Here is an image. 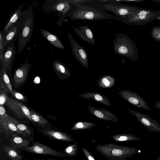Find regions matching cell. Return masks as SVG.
<instances>
[{
	"label": "cell",
	"instance_id": "cell-1",
	"mask_svg": "<svg viewBox=\"0 0 160 160\" xmlns=\"http://www.w3.org/2000/svg\"><path fill=\"white\" fill-rule=\"evenodd\" d=\"M32 9L22 10L16 24L17 28L18 54H20L29 42L32 34L34 19Z\"/></svg>",
	"mask_w": 160,
	"mask_h": 160
},
{
	"label": "cell",
	"instance_id": "cell-2",
	"mask_svg": "<svg viewBox=\"0 0 160 160\" xmlns=\"http://www.w3.org/2000/svg\"><path fill=\"white\" fill-rule=\"evenodd\" d=\"M95 149L108 160H125L139 153L140 150L135 147L120 146L112 143L99 144L95 147Z\"/></svg>",
	"mask_w": 160,
	"mask_h": 160
},
{
	"label": "cell",
	"instance_id": "cell-3",
	"mask_svg": "<svg viewBox=\"0 0 160 160\" xmlns=\"http://www.w3.org/2000/svg\"><path fill=\"white\" fill-rule=\"evenodd\" d=\"M113 40L114 53L129 58L133 61L138 59V52L135 43L127 35L116 33Z\"/></svg>",
	"mask_w": 160,
	"mask_h": 160
},
{
	"label": "cell",
	"instance_id": "cell-4",
	"mask_svg": "<svg viewBox=\"0 0 160 160\" xmlns=\"http://www.w3.org/2000/svg\"><path fill=\"white\" fill-rule=\"evenodd\" d=\"M76 10L71 13L70 17L73 20L93 21L99 20L114 19L115 16L111 15L102 10L97 9L81 4L76 5Z\"/></svg>",
	"mask_w": 160,
	"mask_h": 160
},
{
	"label": "cell",
	"instance_id": "cell-5",
	"mask_svg": "<svg viewBox=\"0 0 160 160\" xmlns=\"http://www.w3.org/2000/svg\"><path fill=\"white\" fill-rule=\"evenodd\" d=\"M160 19V10L143 8L138 13L122 18L116 19L129 25H145L155 19Z\"/></svg>",
	"mask_w": 160,
	"mask_h": 160
},
{
	"label": "cell",
	"instance_id": "cell-6",
	"mask_svg": "<svg viewBox=\"0 0 160 160\" xmlns=\"http://www.w3.org/2000/svg\"><path fill=\"white\" fill-rule=\"evenodd\" d=\"M107 10L113 13L116 19L125 18L128 16L137 13L143 8L123 4H107L104 5Z\"/></svg>",
	"mask_w": 160,
	"mask_h": 160
},
{
	"label": "cell",
	"instance_id": "cell-7",
	"mask_svg": "<svg viewBox=\"0 0 160 160\" xmlns=\"http://www.w3.org/2000/svg\"><path fill=\"white\" fill-rule=\"evenodd\" d=\"M31 146L19 148L18 150L35 154L51 155L56 158L66 156L62 152L39 142L33 141Z\"/></svg>",
	"mask_w": 160,
	"mask_h": 160
},
{
	"label": "cell",
	"instance_id": "cell-8",
	"mask_svg": "<svg viewBox=\"0 0 160 160\" xmlns=\"http://www.w3.org/2000/svg\"><path fill=\"white\" fill-rule=\"evenodd\" d=\"M135 116L138 121L149 132H160V124L156 120L151 118L149 115H145L138 111L129 110Z\"/></svg>",
	"mask_w": 160,
	"mask_h": 160
},
{
	"label": "cell",
	"instance_id": "cell-9",
	"mask_svg": "<svg viewBox=\"0 0 160 160\" xmlns=\"http://www.w3.org/2000/svg\"><path fill=\"white\" fill-rule=\"evenodd\" d=\"M6 105L12 110L17 116L21 118H26L32 121L30 110L22 103L19 101L8 97Z\"/></svg>",
	"mask_w": 160,
	"mask_h": 160
},
{
	"label": "cell",
	"instance_id": "cell-10",
	"mask_svg": "<svg viewBox=\"0 0 160 160\" xmlns=\"http://www.w3.org/2000/svg\"><path fill=\"white\" fill-rule=\"evenodd\" d=\"M72 48V53L75 58L82 65L88 67V58L87 52L85 48L76 42L71 35L68 33Z\"/></svg>",
	"mask_w": 160,
	"mask_h": 160
},
{
	"label": "cell",
	"instance_id": "cell-11",
	"mask_svg": "<svg viewBox=\"0 0 160 160\" xmlns=\"http://www.w3.org/2000/svg\"><path fill=\"white\" fill-rule=\"evenodd\" d=\"M15 39L9 42L4 47L2 62L3 66L9 68L13 63L15 57L16 48L14 43Z\"/></svg>",
	"mask_w": 160,
	"mask_h": 160
},
{
	"label": "cell",
	"instance_id": "cell-12",
	"mask_svg": "<svg viewBox=\"0 0 160 160\" xmlns=\"http://www.w3.org/2000/svg\"><path fill=\"white\" fill-rule=\"evenodd\" d=\"M31 64H29L26 59L24 63H22L15 71L13 78L14 84L16 86L22 85L26 81Z\"/></svg>",
	"mask_w": 160,
	"mask_h": 160
},
{
	"label": "cell",
	"instance_id": "cell-13",
	"mask_svg": "<svg viewBox=\"0 0 160 160\" xmlns=\"http://www.w3.org/2000/svg\"><path fill=\"white\" fill-rule=\"evenodd\" d=\"M38 131L44 135L52 139L68 142H73V138L68 134L61 131L53 130L38 129Z\"/></svg>",
	"mask_w": 160,
	"mask_h": 160
},
{
	"label": "cell",
	"instance_id": "cell-14",
	"mask_svg": "<svg viewBox=\"0 0 160 160\" xmlns=\"http://www.w3.org/2000/svg\"><path fill=\"white\" fill-rule=\"evenodd\" d=\"M73 29L75 33L82 40L90 44H96L93 35L90 29L86 25H80Z\"/></svg>",
	"mask_w": 160,
	"mask_h": 160
},
{
	"label": "cell",
	"instance_id": "cell-15",
	"mask_svg": "<svg viewBox=\"0 0 160 160\" xmlns=\"http://www.w3.org/2000/svg\"><path fill=\"white\" fill-rule=\"evenodd\" d=\"M127 94L128 101L134 106L147 110H151V108L148 106L146 101L136 92H128Z\"/></svg>",
	"mask_w": 160,
	"mask_h": 160
},
{
	"label": "cell",
	"instance_id": "cell-16",
	"mask_svg": "<svg viewBox=\"0 0 160 160\" xmlns=\"http://www.w3.org/2000/svg\"><path fill=\"white\" fill-rule=\"evenodd\" d=\"M11 147L18 149L19 148L30 147V141L18 134L13 133L10 136Z\"/></svg>",
	"mask_w": 160,
	"mask_h": 160
},
{
	"label": "cell",
	"instance_id": "cell-17",
	"mask_svg": "<svg viewBox=\"0 0 160 160\" xmlns=\"http://www.w3.org/2000/svg\"><path fill=\"white\" fill-rule=\"evenodd\" d=\"M40 31L45 38L55 47L61 49L65 48L63 45L56 36L44 29H40Z\"/></svg>",
	"mask_w": 160,
	"mask_h": 160
},
{
	"label": "cell",
	"instance_id": "cell-18",
	"mask_svg": "<svg viewBox=\"0 0 160 160\" xmlns=\"http://www.w3.org/2000/svg\"><path fill=\"white\" fill-rule=\"evenodd\" d=\"M22 7L23 5H21L11 14L9 19L4 28L3 31L7 33L10 28L16 24L22 14Z\"/></svg>",
	"mask_w": 160,
	"mask_h": 160
},
{
	"label": "cell",
	"instance_id": "cell-19",
	"mask_svg": "<svg viewBox=\"0 0 160 160\" xmlns=\"http://www.w3.org/2000/svg\"><path fill=\"white\" fill-rule=\"evenodd\" d=\"M31 119L43 130L51 129L48 124V121L39 114L33 111L29 110Z\"/></svg>",
	"mask_w": 160,
	"mask_h": 160
},
{
	"label": "cell",
	"instance_id": "cell-20",
	"mask_svg": "<svg viewBox=\"0 0 160 160\" xmlns=\"http://www.w3.org/2000/svg\"><path fill=\"white\" fill-rule=\"evenodd\" d=\"M4 151L9 160H22L23 158V154H21L17 150L7 145L3 147Z\"/></svg>",
	"mask_w": 160,
	"mask_h": 160
},
{
	"label": "cell",
	"instance_id": "cell-21",
	"mask_svg": "<svg viewBox=\"0 0 160 160\" xmlns=\"http://www.w3.org/2000/svg\"><path fill=\"white\" fill-rule=\"evenodd\" d=\"M112 138L116 142L129 141H139L141 139L137 135L129 133L115 134Z\"/></svg>",
	"mask_w": 160,
	"mask_h": 160
},
{
	"label": "cell",
	"instance_id": "cell-22",
	"mask_svg": "<svg viewBox=\"0 0 160 160\" xmlns=\"http://www.w3.org/2000/svg\"><path fill=\"white\" fill-rule=\"evenodd\" d=\"M18 30L16 24L10 28L6 33L4 37L2 45L4 47L9 42L17 38Z\"/></svg>",
	"mask_w": 160,
	"mask_h": 160
},
{
	"label": "cell",
	"instance_id": "cell-23",
	"mask_svg": "<svg viewBox=\"0 0 160 160\" xmlns=\"http://www.w3.org/2000/svg\"><path fill=\"white\" fill-rule=\"evenodd\" d=\"M52 69L58 76L67 74L68 72L66 66L59 60L56 59L53 63Z\"/></svg>",
	"mask_w": 160,
	"mask_h": 160
},
{
	"label": "cell",
	"instance_id": "cell-24",
	"mask_svg": "<svg viewBox=\"0 0 160 160\" xmlns=\"http://www.w3.org/2000/svg\"><path fill=\"white\" fill-rule=\"evenodd\" d=\"M7 118L14 124L17 128L20 131L25 132L29 135L33 136V131L25 125L21 123L14 118L7 115Z\"/></svg>",
	"mask_w": 160,
	"mask_h": 160
},
{
	"label": "cell",
	"instance_id": "cell-25",
	"mask_svg": "<svg viewBox=\"0 0 160 160\" xmlns=\"http://www.w3.org/2000/svg\"><path fill=\"white\" fill-rule=\"evenodd\" d=\"M58 1L59 2L55 3L52 8L61 12L63 15H65L70 9V3L65 0Z\"/></svg>",
	"mask_w": 160,
	"mask_h": 160
},
{
	"label": "cell",
	"instance_id": "cell-26",
	"mask_svg": "<svg viewBox=\"0 0 160 160\" xmlns=\"http://www.w3.org/2000/svg\"><path fill=\"white\" fill-rule=\"evenodd\" d=\"M78 145L77 141L66 147L64 149V153L66 156L75 157L78 153Z\"/></svg>",
	"mask_w": 160,
	"mask_h": 160
},
{
	"label": "cell",
	"instance_id": "cell-27",
	"mask_svg": "<svg viewBox=\"0 0 160 160\" xmlns=\"http://www.w3.org/2000/svg\"><path fill=\"white\" fill-rule=\"evenodd\" d=\"M0 73H1L2 75L3 80L4 81V83L14 98L13 93V91L12 90L9 79L7 74L6 68L5 66H3L2 70L1 71Z\"/></svg>",
	"mask_w": 160,
	"mask_h": 160
},
{
	"label": "cell",
	"instance_id": "cell-28",
	"mask_svg": "<svg viewBox=\"0 0 160 160\" xmlns=\"http://www.w3.org/2000/svg\"><path fill=\"white\" fill-rule=\"evenodd\" d=\"M150 33L152 37L156 41L160 42V27L156 26L152 27Z\"/></svg>",
	"mask_w": 160,
	"mask_h": 160
},
{
	"label": "cell",
	"instance_id": "cell-29",
	"mask_svg": "<svg viewBox=\"0 0 160 160\" xmlns=\"http://www.w3.org/2000/svg\"><path fill=\"white\" fill-rule=\"evenodd\" d=\"M82 150L86 160H96L90 152L87 149L83 148Z\"/></svg>",
	"mask_w": 160,
	"mask_h": 160
},
{
	"label": "cell",
	"instance_id": "cell-30",
	"mask_svg": "<svg viewBox=\"0 0 160 160\" xmlns=\"http://www.w3.org/2000/svg\"><path fill=\"white\" fill-rule=\"evenodd\" d=\"M8 94L4 92H0V105H3L5 104L8 98Z\"/></svg>",
	"mask_w": 160,
	"mask_h": 160
},
{
	"label": "cell",
	"instance_id": "cell-31",
	"mask_svg": "<svg viewBox=\"0 0 160 160\" xmlns=\"http://www.w3.org/2000/svg\"><path fill=\"white\" fill-rule=\"evenodd\" d=\"M2 31L0 33V60L2 61L3 57V51L4 50V47L2 45V43L4 39L5 35L2 36Z\"/></svg>",
	"mask_w": 160,
	"mask_h": 160
},
{
	"label": "cell",
	"instance_id": "cell-32",
	"mask_svg": "<svg viewBox=\"0 0 160 160\" xmlns=\"http://www.w3.org/2000/svg\"><path fill=\"white\" fill-rule=\"evenodd\" d=\"M91 127L85 126L83 123L81 122H79L77 123L72 129V130H77L79 129H84L85 128H88Z\"/></svg>",
	"mask_w": 160,
	"mask_h": 160
},
{
	"label": "cell",
	"instance_id": "cell-33",
	"mask_svg": "<svg viewBox=\"0 0 160 160\" xmlns=\"http://www.w3.org/2000/svg\"><path fill=\"white\" fill-rule=\"evenodd\" d=\"M65 1L67 2H68L69 3H72L75 4V5L81 4V3H84L85 2L89 1V0H66Z\"/></svg>",
	"mask_w": 160,
	"mask_h": 160
},
{
	"label": "cell",
	"instance_id": "cell-34",
	"mask_svg": "<svg viewBox=\"0 0 160 160\" xmlns=\"http://www.w3.org/2000/svg\"><path fill=\"white\" fill-rule=\"evenodd\" d=\"M13 93L14 98L21 100L25 99V97L21 93L15 91H13Z\"/></svg>",
	"mask_w": 160,
	"mask_h": 160
},
{
	"label": "cell",
	"instance_id": "cell-35",
	"mask_svg": "<svg viewBox=\"0 0 160 160\" xmlns=\"http://www.w3.org/2000/svg\"><path fill=\"white\" fill-rule=\"evenodd\" d=\"M120 2H144V1L143 0H118L117 1Z\"/></svg>",
	"mask_w": 160,
	"mask_h": 160
},
{
	"label": "cell",
	"instance_id": "cell-36",
	"mask_svg": "<svg viewBox=\"0 0 160 160\" xmlns=\"http://www.w3.org/2000/svg\"><path fill=\"white\" fill-rule=\"evenodd\" d=\"M94 114L97 117L100 118H102L103 117V114L100 111H96L94 112Z\"/></svg>",
	"mask_w": 160,
	"mask_h": 160
},
{
	"label": "cell",
	"instance_id": "cell-37",
	"mask_svg": "<svg viewBox=\"0 0 160 160\" xmlns=\"http://www.w3.org/2000/svg\"><path fill=\"white\" fill-rule=\"evenodd\" d=\"M102 81L105 85L106 86H108L110 85L109 82L106 78H103L102 79Z\"/></svg>",
	"mask_w": 160,
	"mask_h": 160
},
{
	"label": "cell",
	"instance_id": "cell-38",
	"mask_svg": "<svg viewBox=\"0 0 160 160\" xmlns=\"http://www.w3.org/2000/svg\"><path fill=\"white\" fill-rule=\"evenodd\" d=\"M154 107L158 108L160 111V101H157L154 104Z\"/></svg>",
	"mask_w": 160,
	"mask_h": 160
},
{
	"label": "cell",
	"instance_id": "cell-39",
	"mask_svg": "<svg viewBox=\"0 0 160 160\" xmlns=\"http://www.w3.org/2000/svg\"><path fill=\"white\" fill-rule=\"evenodd\" d=\"M95 99L98 101H101L102 100V97L99 94H97L94 96Z\"/></svg>",
	"mask_w": 160,
	"mask_h": 160
},
{
	"label": "cell",
	"instance_id": "cell-40",
	"mask_svg": "<svg viewBox=\"0 0 160 160\" xmlns=\"http://www.w3.org/2000/svg\"><path fill=\"white\" fill-rule=\"evenodd\" d=\"M33 160H55L53 158H49L48 159H35Z\"/></svg>",
	"mask_w": 160,
	"mask_h": 160
},
{
	"label": "cell",
	"instance_id": "cell-41",
	"mask_svg": "<svg viewBox=\"0 0 160 160\" xmlns=\"http://www.w3.org/2000/svg\"><path fill=\"white\" fill-rule=\"evenodd\" d=\"M153 1H154V2H159L160 3V0H152Z\"/></svg>",
	"mask_w": 160,
	"mask_h": 160
},
{
	"label": "cell",
	"instance_id": "cell-42",
	"mask_svg": "<svg viewBox=\"0 0 160 160\" xmlns=\"http://www.w3.org/2000/svg\"><path fill=\"white\" fill-rule=\"evenodd\" d=\"M156 160H160V156L157 158Z\"/></svg>",
	"mask_w": 160,
	"mask_h": 160
},
{
	"label": "cell",
	"instance_id": "cell-43",
	"mask_svg": "<svg viewBox=\"0 0 160 160\" xmlns=\"http://www.w3.org/2000/svg\"></svg>",
	"mask_w": 160,
	"mask_h": 160
}]
</instances>
